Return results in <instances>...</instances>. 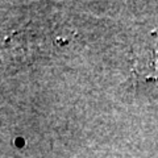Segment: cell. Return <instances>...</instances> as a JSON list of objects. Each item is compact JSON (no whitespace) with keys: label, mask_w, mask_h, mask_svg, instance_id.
Masks as SVG:
<instances>
[{"label":"cell","mask_w":158,"mask_h":158,"mask_svg":"<svg viewBox=\"0 0 158 158\" xmlns=\"http://www.w3.org/2000/svg\"><path fill=\"white\" fill-rule=\"evenodd\" d=\"M149 61L146 63V67L149 73L146 77H154L158 78V45H156V49H153L150 56H149Z\"/></svg>","instance_id":"1"}]
</instances>
